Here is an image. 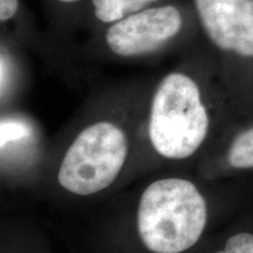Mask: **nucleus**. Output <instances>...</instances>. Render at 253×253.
<instances>
[{
    "label": "nucleus",
    "mask_w": 253,
    "mask_h": 253,
    "mask_svg": "<svg viewBox=\"0 0 253 253\" xmlns=\"http://www.w3.org/2000/svg\"><path fill=\"white\" fill-rule=\"evenodd\" d=\"M210 115L203 84L188 62L166 73L154 86L148 137L157 155L170 161L191 157L207 140Z\"/></svg>",
    "instance_id": "nucleus-1"
},
{
    "label": "nucleus",
    "mask_w": 253,
    "mask_h": 253,
    "mask_svg": "<svg viewBox=\"0 0 253 253\" xmlns=\"http://www.w3.org/2000/svg\"><path fill=\"white\" fill-rule=\"evenodd\" d=\"M197 33L191 0H169L89 34L84 47L107 59L134 61L184 47Z\"/></svg>",
    "instance_id": "nucleus-2"
},
{
    "label": "nucleus",
    "mask_w": 253,
    "mask_h": 253,
    "mask_svg": "<svg viewBox=\"0 0 253 253\" xmlns=\"http://www.w3.org/2000/svg\"><path fill=\"white\" fill-rule=\"evenodd\" d=\"M208 221V204L195 183L182 177L151 182L140 196L136 231L151 253H183L197 244Z\"/></svg>",
    "instance_id": "nucleus-3"
},
{
    "label": "nucleus",
    "mask_w": 253,
    "mask_h": 253,
    "mask_svg": "<svg viewBox=\"0 0 253 253\" xmlns=\"http://www.w3.org/2000/svg\"><path fill=\"white\" fill-rule=\"evenodd\" d=\"M129 155L126 131L113 120L84 126L63 154L56 178L69 194L93 196L118 179Z\"/></svg>",
    "instance_id": "nucleus-4"
},
{
    "label": "nucleus",
    "mask_w": 253,
    "mask_h": 253,
    "mask_svg": "<svg viewBox=\"0 0 253 253\" xmlns=\"http://www.w3.org/2000/svg\"><path fill=\"white\" fill-rule=\"evenodd\" d=\"M199 33L227 55L253 59V0H191Z\"/></svg>",
    "instance_id": "nucleus-5"
},
{
    "label": "nucleus",
    "mask_w": 253,
    "mask_h": 253,
    "mask_svg": "<svg viewBox=\"0 0 253 253\" xmlns=\"http://www.w3.org/2000/svg\"><path fill=\"white\" fill-rule=\"evenodd\" d=\"M169 0H87L79 21V32L87 36L128 15Z\"/></svg>",
    "instance_id": "nucleus-6"
},
{
    "label": "nucleus",
    "mask_w": 253,
    "mask_h": 253,
    "mask_svg": "<svg viewBox=\"0 0 253 253\" xmlns=\"http://www.w3.org/2000/svg\"><path fill=\"white\" fill-rule=\"evenodd\" d=\"M48 23V33L59 47H67L79 32V21L87 0H40Z\"/></svg>",
    "instance_id": "nucleus-7"
},
{
    "label": "nucleus",
    "mask_w": 253,
    "mask_h": 253,
    "mask_svg": "<svg viewBox=\"0 0 253 253\" xmlns=\"http://www.w3.org/2000/svg\"><path fill=\"white\" fill-rule=\"evenodd\" d=\"M226 160L233 169H253V126L239 132L233 138Z\"/></svg>",
    "instance_id": "nucleus-8"
},
{
    "label": "nucleus",
    "mask_w": 253,
    "mask_h": 253,
    "mask_svg": "<svg viewBox=\"0 0 253 253\" xmlns=\"http://www.w3.org/2000/svg\"><path fill=\"white\" fill-rule=\"evenodd\" d=\"M214 253H253V235L240 232L226 240L224 249Z\"/></svg>",
    "instance_id": "nucleus-9"
}]
</instances>
